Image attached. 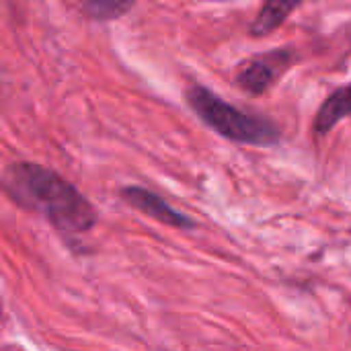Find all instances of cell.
I'll use <instances>...</instances> for the list:
<instances>
[{
    "label": "cell",
    "instance_id": "cell-1",
    "mask_svg": "<svg viewBox=\"0 0 351 351\" xmlns=\"http://www.w3.org/2000/svg\"><path fill=\"white\" fill-rule=\"evenodd\" d=\"M4 187L23 206L41 212L64 234H82L97 222L90 202L62 175L37 162H12Z\"/></svg>",
    "mask_w": 351,
    "mask_h": 351
},
{
    "label": "cell",
    "instance_id": "cell-2",
    "mask_svg": "<svg viewBox=\"0 0 351 351\" xmlns=\"http://www.w3.org/2000/svg\"><path fill=\"white\" fill-rule=\"evenodd\" d=\"M185 99L208 128L230 142L247 146H276L282 140V128L274 119L243 111L208 86L191 84L185 90Z\"/></svg>",
    "mask_w": 351,
    "mask_h": 351
},
{
    "label": "cell",
    "instance_id": "cell-3",
    "mask_svg": "<svg viewBox=\"0 0 351 351\" xmlns=\"http://www.w3.org/2000/svg\"><path fill=\"white\" fill-rule=\"evenodd\" d=\"M296 62L292 47H276L241 62L237 70V86L247 95H265Z\"/></svg>",
    "mask_w": 351,
    "mask_h": 351
},
{
    "label": "cell",
    "instance_id": "cell-4",
    "mask_svg": "<svg viewBox=\"0 0 351 351\" xmlns=\"http://www.w3.org/2000/svg\"><path fill=\"white\" fill-rule=\"evenodd\" d=\"M121 197L134 206L136 210H140L142 214L162 222V224H169V226H175V228H191L193 226V220L187 218L185 214L177 212L173 206H169L160 195H156L154 191L150 189H144V187H123L121 189Z\"/></svg>",
    "mask_w": 351,
    "mask_h": 351
},
{
    "label": "cell",
    "instance_id": "cell-5",
    "mask_svg": "<svg viewBox=\"0 0 351 351\" xmlns=\"http://www.w3.org/2000/svg\"><path fill=\"white\" fill-rule=\"evenodd\" d=\"M351 117V82L346 86L335 88L325 103L319 107L315 121H313V132L317 138L327 136L337 123Z\"/></svg>",
    "mask_w": 351,
    "mask_h": 351
},
{
    "label": "cell",
    "instance_id": "cell-6",
    "mask_svg": "<svg viewBox=\"0 0 351 351\" xmlns=\"http://www.w3.org/2000/svg\"><path fill=\"white\" fill-rule=\"evenodd\" d=\"M304 0H265L249 27L253 37H265L280 29Z\"/></svg>",
    "mask_w": 351,
    "mask_h": 351
},
{
    "label": "cell",
    "instance_id": "cell-7",
    "mask_svg": "<svg viewBox=\"0 0 351 351\" xmlns=\"http://www.w3.org/2000/svg\"><path fill=\"white\" fill-rule=\"evenodd\" d=\"M78 4L93 21H115L134 6V0H78Z\"/></svg>",
    "mask_w": 351,
    "mask_h": 351
}]
</instances>
